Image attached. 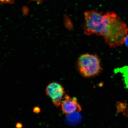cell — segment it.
I'll return each mask as SVG.
<instances>
[{
    "label": "cell",
    "instance_id": "obj_6",
    "mask_svg": "<svg viewBox=\"0 0 128 128\" xmlns=\"http://www.w3.org/2000/svg\"><path fill=\"white\" fill-rule=\"evenodd\" d=\"M33 111L36 114H39L41 113V108L39 106L35 107L33 108Z\"/></svg>",
    "mask_w": 128,
    "mask_h": 128
},
{
    "label": "cell",
    "instance_id": "obj_13",
    "mask_svg": "<svg viewBox=\"0 0 128 128\" xmlns=\"http://www.w3.org/2000/svg\"><path fill=\"white\" fill-rule=\"evenodd\" d=\"M125 42H126V44H127V45L128 46V36L127 38H126Z\"/></svg>",
    "mask_w": 128,
    "mask_h": 128
},
{
    "label": "cell",
    "instance_id": "obj_12",
    "mask_svg": "<svg viewBox=\"0 0 128 128\" xmlns=\"http://www.w3.org/2000/svg\"><path fill=\"white\" fill-rule=\"evenodd\" d=\"M6 0H0V2L1 4H5Z\"/></svg>",
    "mask_w": 128,
    "mask_h": 128
},
{
    "label": "cell",
    "instance_id": "obj_9",
    "mask_svg": "<svg viewBox=\"0 0 128 128\" xmlns=\"http://www.w3.org/2000/svg\"><path fill=\"white\" fill-rule=\"evenodd\" d=\"M15 3V0H6L5 4H14Z\"/></svg>",
    "mask_w": 128,
    "mask_h": 128
},
{
    "label": "cell",
    "instance_id": "obj_7",
    "mask_svg": "<svg viewBox=\"0 0 128 128\" xmlns=\"http://www.w3.org/2000/svg\"><path fill=\"white\" fill-rule=\"evenodd\" d=\"M124 76L125 78V81L127 86V87L128 88V72H125L124 73Z\"/></svg>",
    "mask_w": 128,
    "mask_h": 128
},
{
    "label": "cell",
    "instance_id": "obj_2",
    "mask_svg": "<svg viewBox=\"0 0 128 128\" xmlns=\"http://www.w3.org/2000/svg\"><path fill=\"white\" fill-rule=\"evenodd\" d=\"M78 71L86 78L98 76L102 70L101 61L96 54H86L81 55L77 62Z\"/></svg>",
    "mask_w": 128,
    "mask_h": 128
},
{
    "label": "cell",
    "instance_id": "obj_10",
    "mask_svg": "<svg viewBox=\"0 0 128 128\" xmlns=\"http://www.w3.org/2000/svg\"><path fill=\"white\" fill-rule=\"evenodd\" d=\"M16 128H23V125L22 123L20 122H18L16 124Z\"/></svg>",
    "mask_w": 128,
    "mask_h": 128
},
{
    "label": "cell",
    "instance_id": "obj_4",
    "mask_svg": "<svg viewBox=\"0 0 128 128\" xmlns=\"http://www.w3.org/2000/svg\"><path fill=\"white\" fill-rule=\"evenodd\" d=\"M63 112L65 114H70L76 112H80L82 108L76 98L66 95L61 105Z\"/></svg>",
    "mask_w": 128,
    "mask_h": 128
},
{
    "label": "cell",
    "instance_id": "obj_5",
    "mask_svg": "<svg viewBox=\"0 0 128 128\" xmlns=\"http://www.w3.org/2000/svg\"><path fill=\"white\" fill-rule=\"evenodd\" d=\"M22 11L23 12V15L24 16H27L28 15L29 10L28 8L26 6H24L22 8Z\"/></svg>",
    "mask_w": 128,
    "mask_h": 128
},
{
    "label": "cell",
    "instance_id": "obj_3",
    "mask_svg": "<svg viewBox=\"0 0 128 128\" xmlns=\"http://www.w3.org/2000/svg\"><path fill=\"white\" fill-rule=\"evenodd\" d=\"M46 92V95L50 98L57 108L61 105L66 95L65 89L63 86L56 82L50 83L48 85Z\"/></svg>",
    "mask_w": 128,
    "mask_h": 128
},
{
    "label": "cell",
    "instance_id": "obj_11",
    "mask_svg": "<svg viewBox=\"0 0 128 128\" xmlns=\"http://www.w3.org/2000/svg\"><path fill=\"white\" fill-rule=\"evenodd\" d=\"M44 0H30L29 2H32V1H36V2H38V4H42Z\"/></svg>",
    "mask_w": 128,
    "mask_h": 128
},
{
    "label": "cell",
    "instance_id": "obj_1",
    "mask_svg": "<svg viewBox=\"0 0 128 128\" xmlns=\"http://www.w3.org/2000/svg\"><path fill=\"white\" fill-rule=\"evenodd\" d=\"M84 30L88 36L94 34L102 36L110 47L121 46L128 36L126 24L114 13L105 14L95 10L84 13Z\"/></svg>",
    "mask_w": 128,
    "mask_h": 128
},
{
    "label": "cell",
    "instance_id": "obj_8",
    "mask_svg": "<svg viewBox=\"0 0 128 128\" xmlns=\"http://www.w3.org/2000/svg\"><path fill=\"white\" fill-rule=\"evenodd\" d=\"M125 108V106H124V104H121L120 103V104H119L118 106V111L121 112L123 111L124 108Z\"/></svg>",
    "mask_w": 128,
    "mask_h": 128
}]
</instances>
